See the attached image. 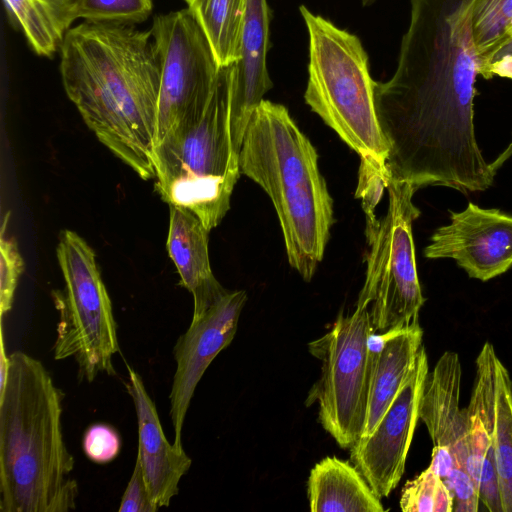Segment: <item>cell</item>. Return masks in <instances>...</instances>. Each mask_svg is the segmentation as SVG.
<instances>
[{
  "label": "cell",
  "instance_id": "d6a6232c",
  "mask_svg": "<svg viewBox=\"0 0 512 512\" xmlns=\"http://www.w3.org/2000/svg\"><path fill=\"white\" fill-rule=\"evenodd\" d=\"M512 56V35L499 47L491 58L490 64L501 57ZM490 67V65H489ZM490 76V75H489Z\"/></svg>",
  "mask_w": 512,
  "mask_h": 512
},
{
  "label": "cell",
  "instance_id": "ba28073f",
  "mask_svg": "<svg viewBox=\"0 0 512 512\" xmlns=\"http://www.w3.org/2000/svg\"><path fill=\"white\" fill-rule=\"evenodd\" d=\"M389 203L385 216L366 237L370 246L364 285L356 308L369 309L380 333L418 322L425 302L416 266L412 224L421 212L412 198L410 183L389 177Z\"/></svg>",
  "mask_w": 512,
  "mask_h": 512
},
{
  "label": "cell",
  "instance_id": "4316f807",
  "mask_svg": "<svg viewBox=\"0 0 512 512\" xmlns=\"http://www.w3.org/2000/svg\"><path fill=\"white\" fill-rule=\"evenodd\" d=\"M82 445L85 455L91 461L105 464L118 456L121 450V438L114 427L97 423L87 428Z\"/></svg>",
  "mask_w": 512,
  "mask_h": 512
},
{
  "label": "cell",
  "instance_id": "5b68a950",
  "mask_svg": "<svg viewBox=\"0 0 512 512\" xmlns=\"http://www.w3.org/2000/svg\"><path fill=\"white\" fill-rule=\"evenodd\" d=\"M153 164L163 201L189 209L209 231L219 225L241 174L230 132V66L220 69L203 114L154 145Z\"/></svg>",
  "mask_w": 512,
  "mask_h": 512
},
{
  "label": "cell",
  "instance_id": "ac0fdd59",
  "mask_svg": "<svg viewBox=\"0 0 512 512\" xmlns=\"http://www.w3.org/2000/svg\"><path fill=\"white\" fill-rule=\"evenodd\" d=\"M422 340L419 323L371 335L367 416L361 437L373 432L401 390L423 346Z\"/></svg>",
  "mask_w": 512,
  "mask_h": 512
},
{
  "label": "cell",
  "instance_id": "6da1fadb",
  "mask_svg": "<svg viewBox=\"0 0 512 512\" xmlns=\"http://www.w3.org/2000/svg\"><path fill=\"white\" fill-rule=\"evenodd\" d=\"M475 1L410 0L397 68L374 84L389 177L417 190L443 186L468 194L494 181L474 126L481 65L472 33Z\"/></svg>",
  "mask_w": 512,
  "mask_h": 512
},
{
  "label": "cell",
  "instance_id": "8fae6325",
  "mask_svg": "<svg viewBox=\"0 0 512 512\" xmlns=\"http://www.w3.org/2000/svg\"><path fill=\"white\" fill-rule=\"evenodd\" d=\"M428 368L422 346L407 380L373 432L350 448L351 461L380 499L389 496L403 476Z\"/></svg>",
  "mask_w": 512,
  "mask_h": 512
},
{
  "label": "cell",
  "instance_id": "5bb4252c",
  "mask_svg": "<svg viewBox=\"0 0 512 512\" xmlns=\"http://www.w3.org/2000/svg\"><path fill=\"white\" fill-rule=\"evenodd\" d=\"M467 407L483 421L491 439L503 512H512V378L486 342L475 361Z\"/></svg>",
  "mask_w": 512,
  "mask_h": 512
},
{
  "label": "cell",
  "instance_id": "f1b7e54d",
  "mask_svg": "<svg viewBox=\"0 0 512 512\" xmlns=\"http://www.w3.org/2000/svg\"><path fill=\"white\" fill-rule=\"evenodd\" d=\"M155 506L149 495L141 465L136 458L134 469L120 502L119 512H155Z\"/></svg>",
  "mask_w": 512,
  "mask_h": 512
},
{
  "label": "cell",
  "instance_id": "7c38bea8",
  "mask_svg": "<svg viewBox=\"0 0 512 512\" xmlns=\"http://www.w3.org/2000/svg\"><path fill=\"white\" fill-rule=\"evenodd\" d=\"M449 212L450 223L432 233L424 257L453 259L470 278L484 282L512 268V215L471 202Z\"/></svg>",
  "mask_w": 512,
  "mask_h": 512
},
{
  "label": "cell",
  "instance_id": "484cf974",
  "mask_svg": "<svg viewBox=\"0 0 512 512\" xmlns=\"http://www.w3.org/2000/svg\"><path fill=\"white\" fill-rule=\"evenodd\" d=\"M10 213L4 217L0 236V312L7 314L13 305L14 295L20 275L24 270V261L14 238L5 236Z\"/></svg>",
  "mask_w": 512,
  "mask_h": 512
},
{
  "label": "cell",
  "instance_id": "d4e9b609",
  "mask_svg": "<svg viewBox=\"0 0 512 512\" xmlns=\"http://www.w3.org/2000/svg\"><path fill=\"white\" fill-rule=\"evenodd\" d=\"M152 9V0H77L72 20L133 25L145 21Z\"/></svg>",
  "mask_w": 512,
  "mask_h": 512
},
{
  "label": "cell",
  "instance_id": "83f0119b",
  "mask_svg": "<svg viewBox=\"0 0 512 512\" xmlns=\"http://www.w3.org/2000/svg\"><path fill=\"white\" fill-rule=\"evenodd\" d=\"M453 497V512H477L479 487L464 468H457L444 481Z\"/></svg>",
  "mask_w": 512,
  "mask_h": 512
},
{
  "label": "cell",
  "instance_id": "e0dca14e",
  "mask_svg": "<svg viewBox=\"0 0 512 512\" xmlns=\"http://www.w3.org/2000/svg\"><path fill=\"white\" fill-rule=\"evenodd\" d=\"M461 380L459 355L445 351L426 376L419 419L425 424L433 447L450 451L465 469L468 419L465 408L460 407Z\"/></svg>",
  "mask_w": 512,
  "mask_h": 512
},
{
  "label": "cell",
  "instance_id": "7402d4cb",
  "mask_svg": "<svg viewBox=\"0 0 512 512\" xmlns=\"http://www.w3.org/2000/svg\"><path fill=\"white\" fill-rule=\"evenodd\" d=\"M512 29V0H476L472 12V33L480 58V72L490 80L492 56L506 41Z\"/></svg>",
  "mask_w": 512,
  "mask_h": 512
},
{
  "label": "cell",
  "instance_id": "e575fe53",
  "mask_svg": "<svg viewBox=\"0 0 512 512\" xmlns=\"http://www.w3.org/2000/svg\"><path fill=\"white\" fill-rule=\"evenodd\" d=\"M376 0H362L363 5L368 6L375 2Z\"/></svg>",
  "mask_w": 512,
  "mask_h": 512
},
{
  "label": "cell",
  "instance_id": "cb8c5ba5",
  "mask_svg": "<svg viewBox=\"0 0 512 512\" xmlns=\"http://www.w3.org/2000/svg\"><path fill=\"white\" fill-rule=\"evenodd\" d=\"M400 508L404 512H453V497L443 480L427 467L406 482Z\"/></svg>",
  "mask_w": 512,
  "mask_h": 512
},
{
  "label": "cell",
  "instance_id": "52a82bcc",
  "mask_svg": "<svg viewBox=\"0 0 512 512\" xmlns=\"http://www.w3.org/2000/svg\"><path fill=\"white\" fill-rule=\"evenodd\" d=\"M57 258L65 289L55 295L59 322L54 358L73 357L79 378L88 382L100 374L113 375V357L119 351L117 327L95 252L76 232L66 229L59 236Z\"/></svg>",
  "mask_w": 512,
  "mask_h": 512
},
{
  "label": "cell",
  "instance_id": "603a6c76",
  "mask_svg": "<svg viewBox=\"0 0 512 512\" xmlns=\"http://www.w3.org/2000/svg\"><path fill=\"white\" fill-rule=\"evenodd\" d=\"M36 54L52 57L60 49L65 31L43 0H3Z\"/></svg>",
  "mask_w": 512,
  "mask_h": 512
},
{
  "label": "cell",
  "instance_id": "d590c367",
  "mask_svg": "<svg viewBox=\"0 0 512 512\" xmlns=\"http://www.w3.org/2000/svg\"><path fill=\"white\" fill-rule=\"evenodd\" d=\"M511 35H512V29H511V31H510V33H509V35H508V38H509ZM508 38H507V39H508ZM507 39H506V40H507Z\"/></svg>",
  "mask_w": 512,
  "mask_h": 512
},
{
  "label": "cell",
  "instance_id": "3957f363",
  "mask_svg": "<svg viewBox=\"0 0 512 512\" xmlns=\"http://www.w3.org/2000/svg\"><path fill=\"white\" fill-rule=\"evenodd\" d=\"M0 391V511L75 509L74 458L62 431L63 393L43 364L15 351Z\"/></svg>",
  "mask_w": 512,
  "mask_h": 512
},
{
  "label": "cell",
  "instance_id": "1f68e13d",
  "mask_svg": "<svg viewBox=\"0 0 512 512\" xmlns=\"http://www.w3.org/2000/svg\"><path fill=\"white\" fill-rule=\"evenodd\" d=\"M10 368V357L6 354L3 332L1 329V340H0V391L3 390Z\"/></svg>",
  "mask_w": 512,
  "mask_h": 512
},
{
  "label": "cell",
  "instance_id": "4fadbf2b",
  "mask_svg": "<svg viewBox=\"0 0 512 512\" xmlns=\"http://www.w3.org/2000/svg\"><path fill=\"white\" fill-rule=\"evenodd\" d=\"M246 300L244 290H228L200 317L191 320L174 346L176 370L169 395V414L174 430L173 445L178 448H183V425L195 389L214 358L232 342Z\"/></svg>",
  "mask_w": 512,
  "mask_h": 512
},
{
  "label": "cell",
  "instance_id": "4dcf8cb0",
  "mask_svg": "<svg viewBox=\"0 0 512 512\" xmlns=\"http://www.w3.org/2000/svg\"><path fill=\"white\" fill-rule=\"evenodd\" d=\"M490 79L495 75L512 79V56H504L494 60L489 67Z\"/></svg>",
  "mask_w": 512,
  "mask_h": 512
},
{
  "label": "cell",
  "instance_id": "9c48e42d",
  "mask_svg": "<svg viewBox=\"0 0 512 512\" xmlns=\"http://www.w3.org/2000/svg\"><path fill=\"white\" fill-rule=\"evenodd\" d=\"M375 332L368 308L339 314L331 329L308 344L321 362L319 379L306 405L318 404L322 427L342 448H351L362 436L369 392V340Z\"/></svg>",
  "mask_w": 512,
  "mask_h": 512
},
{
  "label": "cell",
  "instance_id": "d6986e66",
  "mask_svg": "<svg viewBox=\"0 0 512 512\" xmlns=\"http://www.w3.org/2000/svg\"><path fill=\"white\" fill-rule=\"evenodd\" d=\"M167 251L181 284L192 294V319L200 317L227 292L212 273L209 252V230L200 218L187 208L169 205Z\"/></svg>",
  "mask_w": 512,
  "mask_h": 512
},
{
  "label": "cell",
  "instance_id": "ffe728a7",
  "mask_svg": "<svg viewBox=\"0 0 512 512\" xmlns=\"http://www.w3.org/2000/svg\"><path fill=\"white\" fill-rule=\"evenodd\" d=\"M308 497L312 512L385 511L359 470L337 457H326L312 468Z\"/></svg>",
  "mask_w": 512,
  "mask_h": 512
},
{
  "label": "cell",
  "instance_id": "2e32d148",
  "mask_svg": "<svg viewBox=\"0 0 512 512\" xmlns=\"http://www.w3.org/2000/svg\"><path fill=\"white\" fill-rule=\"evenodd\" d=\"M130 394L138 423V454L145 483L155 506L167 507L178 494L181 478L192 460L184 448L169 443L165 437L156 406L140 375L126 364Z\"/></svg>",
  "mask_w": 512,
  "mask_h": 512
},
{
  "label": "cell",
  "instance_id": "30bf717a",
  "mask_svg": "<svg viewBox=\"0 0 512 512\" xmlns=\"http://www.w3.org/2000/svg\"><path fill=\"white\" fill-rule=\"evenodd\" d=\"M150 31L161 63L155 145L171 129L203 114L221 68L187 8L156 15Z\"/></svg>",
  "mask_w": 512,
  "mask_h": 512
},
{
  "label": "cell",
  "instance_id": "7a4b0ae2",
  "mask_svg": "<svg viewBox=\"0 0 512 512\" xmlns=\"http://www.w3.org/2000/svg\"><path fill=\"white\" fill-rule=\"evenodd\" d=\"M59 50L65 92L85 124L142 179H155L161 63L151 31L85 21Z\"/></svg>",
  "mask_w": 512,
  "mask_h": 512
},
{
  "label": "cell",
  "instance_id": "f546056e",
  "mask_svg": "<svg viewBox=\"0 0 512 512\" xmlns=\"http://www.w3.org/2000/svg\"><path fill=\"white\" fill-rule=\"evenodd\" d=\"M53 10L59 24L65 33L70 29L72 20V10L77 0H43Z\"/></svg>",
  "mask_w": 512,
  "mask_h": 512
},
{
  "label": "cell",
  "instance_id": "8992f818",
  "mask_svg": "<svg viewBox=\"0 0 512 512\" xmlns=\"http://www.w3.org/2000/svg\"><path fill=\"white\" fill-rule=\"evenodd\" d=\"M299 10L309 36L306 104L360 156V166L377 170L388 182L389 149L360 39L304 5Z\"/></svg>",
  "mask_w": 512,
  "mask_h": 512
},
{
  "label": "cell",
  "instance_id": "9a60e30c",
  "mask_svg": "<svg viewBox=\"0 0 512 512\" xmlns=\"http://www.w3.org/2000/svg\"><path fill=\"white\" fill-rule=\"evenodd\" d=\"M269 21L266 0H247L240 59L230 66V132L238 155L254 110L272 88L266 63Z\"/></svg>",
  "mask_w": 512,
  "mask_h": 512
},
{
  "label": "cell",
  "instance_id": "277c9868",
  "mask_svg": "<svg viewBox=\"0 0 512 512\" xmlns=\"http://www.w3.org/2000/svg\"><path fill=\"white\" fill-rule=\"evenodd\" d=\"M240 173L269 196L281 226L290 266L310 281L333 224V200L318 167V154L287 108L262 100L239 153Z\"/></svg>",
  "mask_w": 512,
  "mask_h": 512
},
{
  "label": "cell",
  "instance_id": "836d02e7",
  "mask_svg": "<svg viewBox=\"0 0 512 512\" xmlns=\"http://www.w3.org/2000/svg\"><path fill=\"white\" fill-rule=\"evenodd\" d=\"M512 155V141L508 145V147L493 161L491 162V167L493 170L497 171L502 164Z\"/></svg>",
  "mask_w": 512,
  "mask_h": 512
},
{
  "label": "cell",
  "instance_id": "44dd1931",
  "mask_svg": "<svg viewBox=\"0 0 512 512\" xmlns=\"http://www.w3.org/2000/svg\"><path fill=\"white\" fill-rule=\"evenodd\" d=\"M205 34L220 68L240 59L247 0H184Z\"/></svg>",
  "mask_w": 512,
  "mask_h": 512
}]
</instances>
